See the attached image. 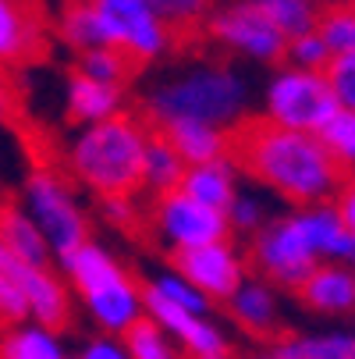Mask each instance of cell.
<instances>
[{"mask_svg": "<svg viewBox=\"0 0 355 359\" xmlns=\"http://www.w3.org/2000/svg\"><path fill=\"white\" fill-rule=\"evenodd\" d=\"M99 15H104L107 43L118 46L132 65L160 61L171 43L174 29L153 11L149 0H96Z\"/></svg>", "mask_w": 355, "mask_h": 359, "instance_id": "9c48e42d", "label": "cell"}, {"mask_svg": "<svg viewBox=\"0 0 355 359\" xmlns=\"http://www.w3.org/2000/svg\"><path fill=\"white\" fill-rule=\"evenodd\" d=\"M291 221L298 224L306 245L313 249V256L323 264V260H337L344 264L348 260V245H351V231L344 228L341 214L334 203H313V207H295L291 210Z\"/></svg>", "mask_w": 355, "mask_h": 359, "instance_id": "e0dca14e", "label": "cell"}, {"mask_svg": "<svg viewBox=\"0 0 355 359\" xmlns=\"http://www.w3.org/2000/svg\"><path fill=\"white\" fill-rule=\"evenodd\" d=\"M75 72L85 75V79H96V82H107V86H125V79L132 72V61L118 46H92V50H82L78 54Z\"/></svg>", "mask_w": 355, "mask_h": 359, "instance_id": "4dcf8cb0", "label": "cell"}, {"mask_svg": "<svg viewBox=\"0 0 355 359\" xmlns=\"http://www.w3.org/2000/svg\"><path fill=\"white\" fill-rule=\"evenodd\" d=\"M142 288H149L153 295L167 299L171 306H178V310H188V313H214V302L202 295V292H199L181 271H174V267H160V271H153Z\"/></svg>", "mask_w": 355, "mask_h": 359, "instance_id": "d4e9b609", "label": "cell"}, {"mask_svg": "<svg viewBox=\"0 0 355 359\" xmlns=\"http://www.w3.org/2000/svg\"><path fill=\"white\" fill-rule=\"evenodd\" d=\"M75 359H132V352H128L125 338H118V334H92L78 348Z\"/></svg>", "mask_w": 355, "mask_h": 359, "instance_id": "74e56055", "label": "cell"}, {"mask_svg": "<svg viewBox=\"0 0 355 359\" xmlns=\"http://www.w3.org/2000/svg\"><path fill=\"white\" fill-rule=\"evenodd\" d=\"M121 338H125L132 359H185L181 345H178L157 320H149V317L135 320Z\"/></svg>", "mask_w": 355, "mask_h": 359, "instance_id": "83f0119b", "label": "cell"}, {"mask_svg": "<svg viewBox=\"0 0 355 359\" xmlns=\"http://www.w3.org/2000/svg\"><path fill=\"white\" fill-rule=\"evenodd\" d=\"M245 256H249V271L270 281L277 292H295L320 264L313 249L306 245V238H302L298 224L291 221V214L274 217L263 231L252 235Z\"/></svg>", "mask_w": 355, "mask_h": 359, "instance_id": "ba28073f", "label": "cell"}, {"mask_svg": "<svg viewBox=\"0 0 355 359\" xmlns=\"http://www.w3.org/2000/svg\"><path fill=\"white\" fill-rule=\"evenodd\" d=\"M64 111H68V121L78 128L118 118L125 114V86H107V82L71 72L68 89H64Z\"/></svg>", "mask_w": 355, "mask_h": 359, "instance_id": "ac0fdd59", "label": "cell"}, {"mask_svg": "<svg viewBox=\"0 0 355 359\" xmlns=\"http://www.w3.org/2000/svg\"><path fill=\"white\" fill-rule=\"evenodd\" d=\"M15 278L25 292L29 302V320L64 331L71 320V288L61 274L50 271V264H18L15 260Z\"/></svg>", "mask_w": 355, "mask_h": 359, "instance_id": "4fadbf2b", "label": "cell"}, {"mask_svg": "<svg viewBox=\"0 0 355 359\" xmlns=\"http://www.w3.org/2000/svg\"><path fill=\"white\" fill-rule=\"evenodd\" d=\"M316 8H330V4H341V0H313Z\"/></svg>", "mask_w": 355, "mask_h": 359, "instance_id": "ee69618b", "label": "cell"}, {"mask_svg": "<svg viewBox=\"0 0 355 359\" xmlns=\"http://www.w3.org/2000/svg\"><path fill=\"white\" fill-rule=\"evenodd\" d=\"M142 302H146V317L157 320L188 359H202V355H217V352H231V338L228 327L214 320V313H188L178 310L167 299L153 295L149 288H142Z\"/></svg>", "mask_w": 355, "mask_h": 359, "instance_id": "7c38bea8", "label": "cell"}, {"mask_svg": "<svg viewBox=\"0 0 355 359\" xmlns=\"http://www.w3.org/2000/svg\"><path fill=\"white\" fill-rule=\"evenodd\" d=\"M242 178H245V175H242L238 161L231 157V153H224V157H217V161L185 168L181 192L224 214V210L231 207V199L238 196V189H242Z\"/></svg>", "mask_w": 355, "mask_h": 359, "instance_id": "d6986e66", "label": "cell"}, {"mask_svg": "<svg viewBox=\"0 0 355 359\" xmlns=\"http://www.w3.org/2000/svg\"><path fill=\"white\" fill-rule=\"evenodd\" d=\"M316 32L334 57L355 54V0H341V4L323 8L316 18Z\"/></svg>", "mask_w": 355, "mask_h": 359, "instance_id": "f546056e", "label": "cell"}, {"mask_svg": "<svg viewBox=\"0 0 355 359\" xmlns=\"http://www.w3.org/2000/svg\"><path fill=\"white\" fill-rule=\"evenodd\" d=\"M149 221H153V231H157L160 245H164L171 256L231 238L228 217H224L221 210L207 207V203L185 196L181 189H174V192H167V196H157Z\"/></svg>", "mask_w": 355, "mask_h": 359, "instance_id": "30bf717a", "label": "cell"}, {"mask_svg": "<svg viewBox=\"0 0 355 359\" xmlns=\"http://www.w3.org/2000/svg\"><path fill=\"white\" fill-rule=\"evenodd\" d=\"M231 157L245 178L263 185L288 207L334 203L348 185V175L330 161L316 135L270 125L267 118H245L231 128Z\"/></svg>", "mask_w": 355, "mask_h": 359, "instance_id": "6da1fadb", "label": "cell"}, {"mask_svg": "<svg viewBox=\"0 0 355 359\" xmlns=\"http://www.w3.org/2000/svg\"><path fill=\"white\" fill-rule=\"evenodd\" d=\"M99 217L114 231H135L142 214L135 207V196H99Z\"/></svg>", "mask_w": 355, "mask_h": 359, "instance_id": "8d00e7d4", "label": "cell"}, {"mask_svg": "<svg viewBox=\"0 0 355 359\" xmlns=\"http://www.w3.org/2000/svg\"><path fill=\"white\" fill-rule=\"evenodd\" d=\"M263 8V15L291 39V36H302V32H313L316 29V18H320V8L313 0H256Z\"/></svg>", "mask_w": 355, "mask_h": 359, "instance_id": "1f68e13d", "label": "cell"}, {"mask_svg": "<svg viewBox=\"0 0 355 359\" xmlns=\"http://www.w3.org/2000/svg\"><path fill=\"white\" fill-rule=\"evenodd\" d=\"M249 114V82L231 65H192L146 93V118L157 128L171 121H202L224 132Z\"/></svg>", "mask_w": 355, "mask_h": 359, "instance_id": "7a4b0ae2", "label": "cell"}, {"mask_svg": "<svg viewBox=\"0 0 355 359\" xmlns=\"http://www.w3.org/2000/svg\"><path fill=\"white\" fill-rule=\"evenodd\" d=\"M224 217H228L231 238H245V242H249L256 231H263L277 214L270 210V203H267L263 192H256V189H238V196L231 199V207L224 210Z\"/></svg>", "mask_w": 355, "mask_h": 359, "instance_id": "484cf974", "label": "cell"}, {"mask_svg": "<svg viewBox=\"0 0 355 359\" xmlns=\"http://www.w3.org/2000/svg\"><path fill=\"white\" fill-rule=\"evenodd\" d=\"M57 36L68 50H75V54L92 50V46H111L96 0H68L57 15Z\"/></svg>", "mask_w": 355, "mask_h": 359, "instance_id": "603a6c76", "label": "cell"}, {"mask_svg": "<svg viewBox=\"0 0 355 359\" xmlns=\"http://www.w3.org/2000/svg\"><path fill=\"white\" fill-rule=\"evenodd\" d=\"M185 168L188 164L174 153V146L160 132H149L146 149H142V185L139 189L153 192V196H167V192L181 189Z\"/></svg>", "mask_w": 355, "mask_h": 359, "instance_id": "cb8c5ba5", "label": "cell"}, {"mask_svg": "<svg viewBox=\"0 0 355 359\" xmlns=\"http://www.w3.org/2000/svg\"><path fill=\"white\" fill-rule=\"evenodd\" d=\"M295 299L316 317H344L355 310V271L348 264L323 260L295 288Z\"/></svg>", "mask_w": 355, "mask_h": 359, "instance_id": "9a60e30c", "label": "cell"}, {"mask_svg": "<svg viewBox=\"0 0 355 359\" xmlns=\"http://www.w3.org/2000/svg\"><path fill=\"white\" fill-rule=\"evenodd\" d=\"M11 111H15V93H11V82H8L4 68H0V128L11 121Z\"/></svg>", "mask_w": 355, "mask_h": 359, "instance_id": "ab89813d", "label": "cell"}, {"mask_svg": "<svg viewBox=\"0 0 355 359\" xmlns=\"http://www.w3.org/2000/svg\"><path fill=\"white\" fill-rule=\"evenodd\" d=\"M224 310L231 324L249 338H274L281 331V292L256 274H249L235 288V295L224 302Z\"/></svg>", "mask_w": 355, "mask_h": 359, "instance_id": "5bb4252c", "label": "cell"}, {"mask_svg": "<svg viewBox=\"0 0 355 359\" xmlns=\"http://www.w3.org/2000/svg\"><path fill=\"white\" fill-rule=\"evenodd\" d=\"M291 359H355V334L327 331V334H284L281 338Z\"/></svg>", "mask_w": 355, "mask_h": 359, "instance_id": "4316f807", "label": "cell"}, {"mask_svg": "<svg viewBox=\"0 0 355 359\" xmlns=\"http://www.w3.org/2000/svg\"><path fill=\"white\" fill-rule=\"evenodd\" d=\"M334 207H337V214H341V221H344V228L355 235V182H348L341 192H337V199H334Z\"/></svg>", "mask_w": 355, "mask_h": 359, "instance_id": "f35d334b", "label": "cell"}, {"mask_svg": "<svg viewBox=\"0 0 355 359\" xmlns=\"http://www.w3.org/2000/svg\"><path fill=\"white\" fill-rule=\"evenodd\" d=\"M348 182H355V175H351V178H348Z\"/></svg>", "mask_w": 355, "mask_h": 359, "instance_id": "bcb514c9", "label": "cell"}, {"mask_svg": "<svg viewBox=\"0 0 355 359\" xmlns=\"http://www.w3.org/2000/svg\"><path fill=\"white\" fill-rule=\"evenodd\" d=\"M351 271H355V235H351V245H348V260H344Z\"/></svg>", "mask_w": 355, "mask_h": 359, "instance_id": "b9f144b4", "label": "cell"}, {"mask_svg": "<svg viewBox=\"0 0 355 359\" xmlns=\"http://www.w3.org/2000/svg\"><path fill=\"white\" fill-rule=\"evenodd\" d=\"M316 139L323 142V149L330 153V161L344 175H355V111L337 107L330 114V121L316 132Z\"/></svg>", "mask_w": 355, "mask_h": 359, "instance_id": "f1b7e54d", "label": "cell"}, {"mask_svg": "<svg viewBox=\"0 0 355 359\" xmlns=\"http://www.w3.org/2000/svg\"><path fill=\"white\" fill-rule=\"evenodd\" d=\"M8 260H11V252H8L4 245H0V264H8Z\"/></svg>", "mask_w": 355, "mask_h": 359, "instance_id": "f6af8a7d", "label": "cell"}, {"mask_svg": "<svg viewBox=\"0 0 355 359\" xmlns=\"http://www.w3.org/2000/svg\"><path fill=\"white\" fill-rule=\"evenodd\" d=\"M25 320H29V302H25L18 278H15V256H11L8 264H0V324L15 327Z\"/></svg>", "mask_w": 355, "mask_h": 359, "instance_id": "836d02e7", "label": "cell"}, {"mask_svg": "<svg viewBox=\"0 0 355 359\" xmlns=\"http://www.w3.org/2000/svg\"><path fill=\"white\" fill-rule=\"evenodd\" d=\"M22 207L25 214L36 221V228L43 231L50 256H64L75 245L89 242V214L78 203L75 189L68 185L64 175H57L54 168H36L29 171L25 185H22Z\"/></svg>", "mask_w": 355, "mask_h": 359, "instance_id": "5b68a950", "label": "cell"}, {"mask_svg": "<svg viewBox=\"0 0 355 359\" xmlns=\"http://www.w3.org/2000/svg\"><path fill=\"white\" fill-rule=\"evenodd\" d=\"M0 359H71V355L61 331L25 320L0 334Z\"/></svg>", "mask_w": 355, "mask_h": 359, "instance_id": "7402d4cb", "label": "cell"}, {"mask_svg": "<svg viewBox=\"0 0 355 359\" xmlns=\"http://www.w3.org/2000/svg\"><path fill=\"white\" fill-rule=\"evenodd\" d=\"M249 359H291V352L284 348V341H281V338H274L267 348H256Z\"/></svg>", "mask_w": 355, "mask_h": 359, "instance_id": "60d3db41", "label": "cell"}, {"mask_svg": "<svg viewBox=\"0 0 355 359\" xmlns=\"http://www.w3.org/2000/svg\"><path fill=\"white\" fill-rule=\"evenodd\" d=\"M57 267L99 334L121 338L135 320L146 317L142 285L125 271V264L104 242L89 238V242L75 245L71 252L57 256Z\"/></svg>", "mask_w": 355, "mask_h": 359, "instance_id": "3957f363", "label": "cell"}, {"mask_svg": "<svg viewBox=\"0 0 355 359\" xmlns=\"http://www.w3.org/2000/svg\"><path fill=\"white\" fill-rule=\"evenodd\" d=\"M171 267L181 271L214 306H217V302L224 306V302L235 295V288L252 274V271H249V256L242 252V245H238L235 238H224V242H214V245H199V249L178 252V256H171Z\"/></svg>", "mask_w": 355, "mask_h": 359, "instance_id": "8fae6325", "label": "cell"}, {"mask_svg": "<svg viewBox=\"0 0 355 359\" xmlns=\"http://www.w3.org/2000/svg\"><path fill=\"white\" fill-rule=\"evenodd\" d=\"M43 50V18L29 0H0V68L25 65Z\"/></svg>", "mask_w": 355, "mask_h": 359, "instance_id": "2e32d148", "label": "cell"}, {"mask_svg": "<svg viewBox=\"0 0 355 359\" xmlns=\"http://www.w3.org/2000/svg\"><path fill=\"white\" fill-rule=\"evenodd\" d=\"M149 4L171 29H192L210 11V0H149Z\"/></svg>", "mask_w": 355, "mask_h": 359, "instance_id": "e575fe53", "label": "cell"}, {"mask_svg": "<svg viewBox=\"0 0 355 359\" xmlns=\"http://www.w3.org/2000/svg\"><path fill=\"white\" fill-rule=\"evenodd\" d=\"M323 75H327V82H330V89H334L337 107L355 111V54L330 57V65H327Z\"/></svg>", "mask_w": 355, "mask_h": 359, "instance_id": "d590c367", "label": "cell"}, {"mask_svg": "<svg viewBox=\"0 0 355 359\" xmlns=\"http://www.w3.org/2000/svg\"><path fill=\"white\" fill-rule=\"evenodd\" d=\"M149 132L139 118L118 114L71 135L64 161L78 185L99 196H135L142 185V149Z\"/></svg>", "mask_w": 355, "mask_h": 359, "instance_id": "277c9868", "label": "cell"}, {"mask_svg": "<svg viewBox=\"0 0 355 359\" xmlns=\"http://www.w3.org/2000/svg\"><path fill=\"white\" fill-rule=\"evenodd\" d=\"M210 39L228 54L252 65H284L288 36L263 15L256 0H231L207 22Z\"/></svg>", "mask_w": 355, "mask_h": 359, "instance_id": "52a82bcc", "label": "cell"}, {"mask_svg": "<svg viewBox=\"0 0 355 359\" xmlns=\"http://www.w3.org/2000/svg\"><path fill=\"white\" fill-rule=\"evenodd\" d=\"M174 153L192 168V164H207L217 161L224 153H231V132L217 128V125H202V121H171L164 128H157Z\"/></svg>", "mask_w": 355, "mask_h": 359, "instance_id": "ffe728a7", "label": "cell"}, {"mask_svg": "<svg viewBox=\"0 0 355 359\" xmlns=\"http://www.w3.org/2000/svg\"><path fill=\"white\" fill-rule=\"evenodd\" d=\"M330 50L327 43L320 39V32H302V36H291L288 39V50H284V65L291 68H302V72H327L330 65Z\"/></svg>", "mask_w": 355, "mask_h": 359, "instance_id": "d6a6232c", "label": "cell"}, {"mask_svg": "<svg viewBox=\"0 0 355 359\" xmlns=\"http://www.w3.org/2000/svg\"><path fill=\"white\" fill-rule=\"evenodd\" d=\"M202 359H235V352H217V355H202Z\"/></svg>", "mask_w": 355, "mask_h": 359, "instance_id": "7bdbcfd3", "label": "cell"}, {"mask_svg": "<svg viewBox=\"0 0 355 359\" xmlns=\"http://www.w3.org/2000/svg\"><path fill=\"white\" fill-rule=\"evenodd\" d=\"M334 111H337V100L323 72H302V68L281 65L263 86L260 118H267L270 125L316 135L330 121Z\"/></svg>", "mask_w": 355, "mask_h": 359, "instance_id": "8992f818", "label": "cell"}, {"mask_svg": "<svg viewBox=\"0 0 355 359\" xmlns=\"http://www.w3.org/2000/svg\"><path fill=\"white\" fill-rule=\"evenodd\" d=\"M0 245L18 264H50V245L18 199H0Z\"/></svg>", "mask_w": 355, "mask_h": 359, "instance_id": "44dd1931", "label": "cell"}]
</instances>
